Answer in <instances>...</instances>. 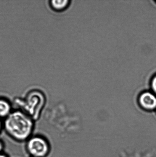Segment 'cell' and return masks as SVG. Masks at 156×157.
<instances>
[{
	"label": "cell",
	"mask_w": 156,
	"mask_h": 157,
	"mask_svg": "<svg viewBox=\"0 0 156 157\" xmlns=\"http://www.w3.org/2000/svg\"><path fill=\"white\" fill-rule=\"evenodd\" d=\"M71 1L69 0H51L49 1V5L50 8L54 11L60 12L66 10L70 7Z\"/></svg>",
	"instance_id": "obj_4"
},
{
	"label": "cell",
	"mask_w": 156,
	"mask_h": 157,
	"mask_svg": "<svg viewBox=\"0 0 156 157\" xmlns=\"http://www.w3.org/2000/svg\"><path fill=\"white\" fill-rule=\"evenodd\" d=\"M4 145L2 141L0 140V154H1L3 150H4Z\"/></svg>",
	"instance_id": "obj_7"
},
{
	"label": "cell",
	"mask_w": 156,
	"mask_h": 157,
	"mask_svg": "<svg viewBox=\"0 0 156 157\" xmlns=\"http://www.w3.org/2000/svg\"><path fill=\"white\" fill-rule=\"evenodd\" d=\"M3 127L11 138L18 142L27 141L31 136L34 123L31 117L23 111H12L5 119Z\"/></svg>",
	"instance_id": "obj_1"
},
{
	"label": "cell",
	"mask_w": 156,
	"mask_h": 157,
	"mask_svg": "<svg viewBox=\"0 0 156 157\" xmlns=\"http://www.w3.org/2000/svg\"><path fill=\"white\" fill-rule=\"evenodd\" d=\"M26 141V150L32 157H44L50 151L49 144L42 136H31Z\"/></svg>",
	"instance_id": "obj_2"
},
{
	"label": "cell",
	"mask_w": 156,
	"mask_h": 157,
	"mask_svg": "<svg viewBox=\"0 0 156 157\" xmlns=\"http://www.w3.org/2000/svg\"><path fill=\"white\" fill-rule=\"evenodd\" d=\"M0 157H7V156H5V155L4 154H0Z\"/></svg>",
	"instance_id": "obj_9"
},
{
	"label": "cell",
	"mask_w": 156,
	"mask_h": 157,
	"mask_svg": "<svg viewBox=\"0 0 156 157\" xmlns=\"http://www.w3.org/2000/svg\"><path fill=\"white\" fill-rule=\"evenodd\" d=\"M151 85L153 90L156 94V75L153 77L151 80Z\"/></svg>",
	"instance_id": "obj_6"
},
{
	"label": "cell",
	"mask_w": 156,
	"mask_h": 157,
	"mask_svg": "<svg viewBox=\"0 0 156 157\" xmlns=\"http://www.w3.org/2000/svg\"><path fill=\"white\" fill-rule=\"evenodd\" d=\"M12 112L10 103L4 98H0V118L5 119Z\"/></svg>",
	"instance_id": "obj_5"
},
{
	"label": "cell",
	"mask_w": 156,
	"mask_h": 157,
	"mask_svg": "<svg viewBox=\"0 0 156 157\" xmlns=\"http://www.w3.org/2000/svg\"><path fill=\"white\" fill-rule=\"evenodd\" d=\"M3 127V123L2 122L1 118H0V132Z\"/></svg>",
	"instance_id": "obj_8"
},
{
	"label": "cell",
	"mask_w": 156,
	"mask_h": 157,
	"mask_svg": "<svg viewBox=\"0 0 156 157\" xmlns=\"http://www.w3.org/2000/svg\"><path fill=\"white\" fill-rule=\"evenodd\" d=\"M140 102L142 107L147 110L156 108V97L149 92H146L140 95Z\"/></svg>",
	"instance_id": "obj_3"
}]
</instances>
